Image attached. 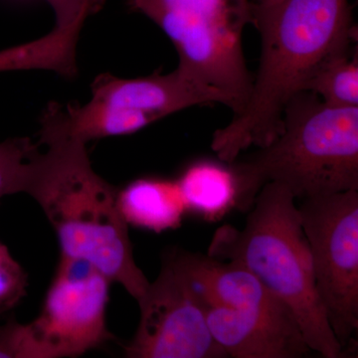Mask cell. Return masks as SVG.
Returning a JSON list of instances; mask_svg holds the SVG:
<instances>
[{"instance_id":"1","label":"cell","mask_w":358,"mask_h":358,"mask_svg":"<svg viewBox=\"0 0 358 358\" xmlns=\"http://www.w3.org/2000/svg\"><path fill=\"white\" fill-rule=\"evenodd\" d=\"M261 55L248 100L227 126L212 136L211 148L226 164L249 148L267 147L282 129L289 101L303 92L315 69L357 39L348 0H282L253 4Z\"/></svg>"},{"instance_id":"2","label":"cell","mask_w":358,"mask_h":358,"mask_svg":"<svg viewBox=\"0 0 358 358\" xmlns=\"http://www.w3.org/2000/svg\"><path fill=\"white\" fill-rule=\"evenodd\" d=\"M40 143L46 150L37 157L26 194L55 230L61 256L91 263L138 301L150 281L134 261L117 189L94 171L85 143L57 136Z\"/></svg>"},{"instance_id":"3","label":"cell","mask_w":358,"mask_h":358,"mask_svg":"<svg viewBox=\"0 0 358 358\" xmlns=\"http://www.w3.org/2000/svg\"><path fill=\"white\" fill-rule=\"evenodd\" d=\"M294 201L285 186L264 185L243 229L232 225L218 228L207 255L248 268L294 313L312 352L339 358L343 348L317 294L310 247Z\"/></svg>"},{"instance_id":"4","label":"cell","mask_w":358,"mask_h":358,"mask_svg":"<svg viewBox=\"0 0 358 358\" xmlns=\"http://www.w3.org/2000/svg\"><path fill=\"white\" fill-rule=\"evenodd\" d=\"M232 166L235 208L242 212L268 182L285 186L296 199L358 190V107H333L301 92L285 109L279 136Z\"/></svg>"},{"instance_id":"5","label":"cell","mask_w":358,"mask_h":358,"mask_svg":"<svg viewBox=\"0 0 358 358\" xmlns=\"http://www.w3.org/2000/svg\"><path fill=\"white\" fill-rule=\"evenodd\" d=\"M159 26L176 47V69L218 92L233 115L248 100L253 77L245 61L243 33L253 24L252 0H124Z\"/></svg>"},{"instance_id":"6","label":"cell","mask_w":358,"mask_h":358,"mask_svg":"<svg viewBox=\"0 0 358 358\" xmlns=\"http://www.w3.org/2000/svg\"><path fill=\"white\" fill-rule=\"evenodd\" d=\"M110 284L91 263L61 256L38 317L17 324L18 358L77 357L106 343Z\"/></svg>"},{"instance_id":"7","label":"cell","mask_w":358,"mask_h":358,"mask_svg":"<svg viewBox=\"0 0 358 358\" xmlns=\"http://www.w3.org/2000/svg\"><path fill=\"white\" fill-rule=\"evenodd\" d=\"M298 208L317 294L345 348L358 329V190L308 197Z\"/></svg>"},{"instance_id":"8","label":"cell","mask_w":358,"mask_h":358,"mask_svg":"<svg viewBox=\"0 0 358 358\" xmlns=\"http://www.w3.org/2000/svg\"><path fill=\"white\" fill-rule=\"evenodd\" d=\"M141 317L133 341L124 348L129 358H222L201 301L193 293L173 257L164 258L155 282L138 299Z\"/></svg>"},{"instance_id":"9","label":"cell","mask_w":358,"mask_h":358,"mask_svg":"<svg viewBox=\"0 0 358 358\" xmlns=\"http://www.w3.org/2000/svg\"><path fill=\"white\" fill-rule=\"evenodd\" d=\"M213 338L228 357L300 358L312 352L298 322L253 310L205 307Z\"/></svg>"},{"instance_id":"10","label":"cell","mask_w":358,"mask_h":358,"mask_svg":"<svg viewBox=\"0 0 358 358\" xmlns=\"http://www.w3.org/2000/svg\"><path fill=\"white\" fill-rule=\"evenodd\" d=\"M169 254L204 308L260 310L294 317L277 296L240 264L185 251Z\"/></svg>"},{"instance_id":"11","label":"cell","mask_w":358,"mask_h":358,"mask_svg":"<svg viewBox=\"0 0 358 358\" xmlns=\"http://www.w3.org/2000/svg\"><path fill=\"white\" fill-rule=\"evenodd\" d=\"M92 99L122 109L140 110L159 120L194 106L222 103L218 92L183 76L178 69L169 74L124 79L110 74L99 75L91 86Z\"/></svg>"},{"instance_id":"12","label":"cell","mask_w":358,"mask_h":358,"mask_svg":"<svg viewBox=\"0 0 358 358\" xmlns=\"http://www.w3.org/2000/svg\"><path fill=\"white\" fill-rule=\"evenodd\" d=\"M157 121V115L93 99L85 105L52 103L42 115L39 136L69 138L87 145L94 140L136 133Z\"/></svg>"},{"instance_id":"13","label":"cell","mask_w":358,"mask_h":358,"mask_svg":"<svg viewBox=\"0 0 358 358\" xmlns=\"http://www.w3.org/2000/svg\"><path fill=\"white\" fill-rule=\"evenodd\" d=\"M117 205L129 225L160 233L181 225L186 207L176 180L138 178L117 192Z\"/></svg>"},{"instance_id":"14","label":"cell","mask_w":358,"mask_h":358,"mask_svg":"<svg viewBox=\"0 0 358 358\" xmlns=\"http://www.w3.org/2000/svg\"><path fill=\"white\" fill-rule=\"evenodd\" d=\"M186 210L216 221L235 208L237 178L232 164L201 159L192 162L176 179Z\"/></svg>"},{"instance_id":"15","label":"cell","mask_w":358,"mask_h":358,"mask_svg":"<svg viewBox=\"0 0 358 358\" xmlns=\"http://www.w3.org/2000/svg\"><path fill=\"white\" fill-rule=\"evenodd\" d=\"M324 103L333 107H358L357 47L336 52L315 69L303 86Z\"/></svg>"},{"instance_id":"16","label":"cell","mask_w":358,"mask_h":358,"mask_svg":"<svg viewBox=\"0 0 358 358\" xmlns=\"http://www.w3.org/2000/svg\"><path fill=\"white\" fill-rule=\"evenodd\" d=\"M40 150L29 138H8L0 143V200L27 192Z\"/></svg>"},{"instance_id":"17","label":"cell","mask_w":358,"mask_h":358,"mask_svg":"<svg viewBox=\"0 0 358 358\" xmlns=\"http://www.w3.org/2000/svg\"><path fill=\"white\" fill-rule=\"evenodd\" d=\"M58 66L57 49L46 36L0 51V72L22 69L56 71Z\"/></svg>"},{"instance_id":"18","label":"cell","mask_w":358,"mask_h":358,"mask_svg":"<svg viewBox=\"0 0 358 358\" xmlns=\"http://www.w3.org/2000/svg\"><path fill=\"white\" fill-rule=\"evenodd\" d=\"M24 268L0 241V315L15 308L27 294Z\"/></svg>"},{"instance_id":"19","label":"cell","mask_w":358,"mask_h":358,"mask_svg":"<svg viewBox=\"0 0 358 358\" xmlns=\"http://www.w3.org/2000/svg\"><path fill=\"white\" fill-rule=\"evenodd\" d=\"M55 13V29L81 33L88 18L103 8L106 0H45Z\"/></svg>"},{"instance_id":"20","label":"cell","mask_w":358,"mask_h":358,"mask_svg":"<svg viewBox=\"0 0 358 358\" xmlns=\"http://www.w3.org/2000/svg\"><path fill=\"white\" fill-rule=\"evenodd\" d=\"M282 1V0H252L254 6L262 7V8H265V7L274 6L275 4L280 3V2Z\"/></svg>"}]
</instances>
